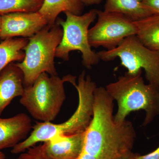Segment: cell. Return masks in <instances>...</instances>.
I'll list each match as a JSON object with an SVG mask.
<instances>
[{
    "mask_svg": "<svg viewBox=\"0 0 159 159\" xmlns=\"http://www.w3.org/2000/svg\"><path fill=\"white\" fill-rule=\"evenodd\" d=\"M97 54L103 61L119 58L121 65L130 75H136L143 69L148 83L159 86V52L148 48L136 35L125 38L115 49L99 51Z\"/></svg>",
    "mask_w": 159,
    "mask_h": 159,
    "instance_id": "cell-7",
    "label": "cell"
},
{
    "mask_svg": "<svg viewBox=\"0 0 159 159\" xmlns=\"http://www.w3.org/2000/svg\"><path fill=\"white\" fill-rule=\"evenodd\" d=\"M6 158V156L5 154L2 152V151L0 150V159H5Z\"/></svg>",
    "mask_w": 159,
    "mask_h": 159,
    "instance_id": "cell-24",
    "label": "cell"
},
{
    "mask_svg": "<svg viewBox=\"0 0 159 159\" xmlns=\"http://www.w3.org/2000/svg\"><path fill=\"white\" fill-rule=\"evenodd\" d=\"M85 74L84 71L80 74L77 84L76 80L70 82L77 89L79 97L78 107L70 118L60 124L36 122L29 136L12 148L11 153H22L39 142H47L60 135L74 134L85 131L93 117L94 92L97 87L90 76L85 77Z\"/></svg>",
    "mask_w": 159,
    "mask_h": 159,
    "instance_id": "cell-2",
    "label": "cell"
},
{
    "mask_svg": "<svg viewBox=\"0 0 159 159\" xmlns=\"http://www.w3.org/2000/svg\"><path fill=\"white\" fill-rule=\"evenodd\" d=\"M29 42L26 38H10L0 43V73L7 66L15 61H22L24 48Z\"/></svg>",
    "mask_w": 159,
    "mask_h": 159,
    "instance_id": "cell-16",
    "label": "cell"
},
{
    "mask_svg": "<svg viewBox=\"0 0 159 159\" xmlns=\"http://www.w3.org/2000/svg\"><path fill=\"white\" fill-rule=\"evenodd\" d=\"M32 127L31 119L25 114L0 118V150L12 148L25 139Z\"/></svg>",
    "mask_w": 159,
    "mask_h": 159,
    "instance_id": "cell-11",
    "label": "cell"
},
{
    "mask_svg": "<svg viewBox=\"0 0 159 159\" xmlns=\"http://www.w3.org/2000/svg\"><path fill=\"white\" fill-rule=\"evenodd\" d=\"M97 11L92 9L80 15L66 11V20L57 18L56 22L62 28L63 35L55 57L68 61L70 52L78 51L82 54V64L86 68L91 69L99 63L100 60L92 50L88 39L89 27L97 18Z\"/></svg>",
    "mask_w": 159,
    "mask_h": 159,
    "instance_id": "cell-6",
    "label": "cell"
},
{
    "mask_svg": "<svg viewBox=\"0 0 159 159\" xmlns=\"http://www.w3.org/2000/svg\"><path fill=\"white\" fill-rule=\"evenodd\" d=\"M114 99L105 88L94 92L93 116L84 134L83 151L112 159L121 158L132 152L136 138L132 123L115 121Z\"/></svg>",
    "mask_w": 159,
    "mask_h": 159,
    "instance_id": "cell-1",
    "label": "cell"
},
{
    "mask_svg": "<svg viewBox=\"0 0 159 159\" xmlns=\"http://www.w3.org/2000/svg\"><path fill=\"white\" fill-rule=\"evenodd\" d=\"M48 25L46 20L39 11L2 15L0 38L3 40L20 36L29 38Z\"/></svg>",
    "mask_w": 159,
    "mask_h": 159,
    "instance_id": "cell-9",
    "label": "cell"
},
{
    "mask_svg": "<svg viewBox=\"0 0 159 159\" xmlns=\"http://www.w3.org/2000/svg\"><path fill=\"white\" fill-rule=\"evenodd\" d=\"M73 76L62 78L46 73L39 75L33 84L25 87L20 104L34 119L51 122L59 114L65 100L64 83L70 82Z\"/></svg>",
    "mask_w": 159,
    "mask_h": 159,
    "instance_id": "cell-5",
    "label": "cell"
},
{
    "mask_svg": "<svg viewBox=\"0 0 159 159\" xmlns=\"http://www.w3.org/2000/svg\"><path fill=\"white\" fill-rule=\"evenodd\" d=\"M103 11L120 13L133 21L151 15L143 5L142 0H107Z\"/></svg>",
    "mask_w": 159,
    "mask_h": 159,
    "instance_id": "cell-14",
    "label": "cell"
},
{
    "mask_svg": "<svg viewBox=\"0 0 159 159\" xmlns=\"http://www.w3.org/2000/svg\"><path fill=\"white\" fill-rule=\"evenodd\" d=\"M102 0H80L84 6H90L92 5H98Z\"/></svg>",
    "mask_w": 159,
    "mask_h": 159,
    "instance_id": "cell-21",
    "label": "cell"
},
{
    "mask_svg": "<svg viewBox=\"0 0 159 159\" xmlns=\"http://www.w3.org/2000/svg\"><path fill=\"white\" fill-rule=\"evenodd\" d=\"M78 159H102L100 158L95 156L93 155L89 154L84 152L82 151L80 156Z\"/></svg>",
    "mask_w": 159,
    "mask_h": 159,
    "instance_id": "cell-22",
    "label": "cell"
},
{
    "mask_svg": "<svg viewBox=\"0 0 159 159\" xmlns=\"http://www.w3.org/2000/svg\"><path fill=\"white\" fill-rule=\"evenodd\" d=\"M134 22L140 41L150 50L159 52V15H152Z\"/></svg>",
    "mask_w": 159,
    "mask_h": 159,
    "instance_id": "cell-15",
    "label": "cell"
},
{
    "mask_svg": "<svg viewBox=\"0 0 159 159\" xmlns=\"http://www.w3.org/2000/svg\"><path fill=\"white\" fill-rule=\"evenodd\" d=\"M137 33L134 22L125 16L98 10L97 23L89 30V41L92 48L102 47L108 51L118 47L125 38Z\"/></svg>",
    "mask_w": 159,
    "mask_h": 159,
    "instance_id": "cell-8",
    "label": "cell"
},
{
    "mask_svg": "<svg viewBox=\"0 0 159 159\" xmlns=\"http://www.w3.org/2000/svg\"><path fill=\"white\" fill-rule=\"evenodd\" d=\"M85 132L62 134L44 142L45 150L50 159H77L83 148Z\"/></svg>",
    "mask_w": 159,
    "mask_h": 159,
    "instance_id": "cell-10",
    "label": "cell"
},
{
    "mask_svg": "<svg viewBox=\"0 0 159 159\" xmlns=\"http://www.w3.org/2000/svg\"><path fill=\"white\" fill-rule=\"evenodd\" d=\"M1 28H2V15H0V35H1Z\"/></svg>",
    "mask_w": 159,
    "mask_h": 159,
    "instance_id": "cell-25",
    "label": "cell"
},
{
    "mask_svg": "<svg viewBox=\"0 0 159 159\" xmlns=\"http://www.w3.org/2000/svg\"><path fill=\"white\" fill-rule=\"evenodd\" d=\"M142 74V71L135 75L126 72L116 81L106 86L108 93L118 103V111L114 116L117 123L124 122L126 116L134 111H145L144 126L159 115V86L145 84Z\"/></svg>",
    "mask_w": 159,
    "mask_h": 159,
    "instance_id": "cell-3",
    "label": "cell"
},
{
    "mask_svg": "<svg viewBox=\"0 0 159 159\" xmlns=\"http://www.w3.org/2000/svg\"><path fill=\"white\" fill-rule=\"evenodd\" d=\"M62 35L61 27L56 22L52 26L48 25L28 39L29 42L23 49L25 58L16 63L22 72L25 87L32 85L43 73L57 76L54 58Z\"/></svg>",
    "mask_w": 159,
    "mask_h": 159,
    "instance_id": "cell-4",
    "label": "cell"
},
{
    "mask_svg": "<svg viewBox=\"0 0 159 159\" xmlns=\"http://www.w3.org/2000/svg\"><path fill=\"white\" fill-rule=\"evenodd\" d=\"M142 2L151 15H159V0H142Z\"/></svg>",
    "mask_w": 159,
    "mask_h": 159,
    "instance_id": "cell-19",
    "label": "cell"
},
{
    "mask_svg": "<svg viewBox=\"0 0 159 159\" xmlns=\"http://www.w3.org/2000/svg\"><path fill=\"white\" fill-rule=\"evenodd\" d=\"M84 6L80 0H43L38 11L46 20L48 25L52 26L56 23L57 16L61 12L68 11L80 15Z\"/></svg>",
    "mask_w": 159,
    "mask_h": 159,
    "instance_id": "cell-13",
    "label": "cell"
},
{
    "mask_svg": "<svg viewBox=\"0 0 159 159\" xmlns=\"http://www.w3.org/2000/svg\"><path fill=\"white\" fill-rule=\"evenodd\" d=\"M134 159H159V146L152 152L141 156L139 154H135Z\"/></svg>",
    "mask_w": 159,
    "mask_h": 159,
    "instance_id": "cell-20",
    "label": "cell"
},
{
    "mask_svg": "<svg viewBox=\"0 0 159 159\" xmlns=\"http://www.w3.org/2000/svg\"><path fill=\"white\" fill-rule=\"evenodd\" d=\"M24 89L22 72L11 63L0 73V116L15 98L22 96Z\"/></svg>",
    "mask_w": 159,
    "mask_h": 159,
    "instance_id": "cell-12",
    "label": "cell"
},
{
    "mask_svg": "<svg viewBox=\"0 0 159 159\" xmlns=\"http://www.w3.org/2000/svg\"><path fill=\"white\" fill-rule=\"evenodd\" d=\"M15 159H50L45 150L44 144L34 145L28 148Z\"/></svg>",
    "mask_w": 159,
    "mask_h": 159,
    "instance_id": "cell-18",
    "label": "cell"
},
{
    "mask_svg": "<svg viewBox=\"0 0 159 159\" xmlns=\"http://www.w3.org/2000/svg\"><path fill=\"white\" fill-rule=\"evenodd\" d=\"M43 0H0V15L17 12H36Z\"/></svg>",
    "mask_w": 159,
    "mask_h": 159,
    "instance_id": "cell-17",
    "label": "cell"
},
{
    "mask_svg": "<svg viewBox=\"0 0 159 159\" xmlns=\"http://www.w3.org/2000/svg\"><path fill=\"white\" fill-rule=\"evenodd\" d=\"M135 155V154L133 152H131L126 156L118 159H134Z\"/></svg>",
    "mask_w": 159,
    "mask_h": 159,
    "instance_id": "cell-23",
    "label": "cell"
},
{
    "mask_svg": "<svg viewBox=\"0 0 159 159\" xmlns=\"http://www.w3.org/2000/svg\"></svg>",
    "mask_w": 159,
    "mask_h": 159,
    "instance_id": "cell-26",
    "label": "cell"
}]
</instances>
